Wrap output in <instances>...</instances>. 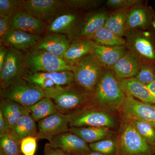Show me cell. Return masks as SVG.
Segmentation results:
<instances>
[{
    "instance_id": "22",
    "label": "cell",
    "mask_w": 155,
    "mask_h": 155,
    "mask_svg": "<svg viewBox=\"0 0 155 155\" xmlns=\"http://www.w3.org/2000/svg\"><path fill=\"white\" fill-rule=\"evenodd\" d=\"M108 17L107 14L105 12H97L92 14L76 31L73 38L80 39H91L99 29L104 26Z\"/></svg>"
},
{
    "instance_id": "23",
    "label": "cell",
    "mask_w": 155,
    "mask_h": 155,
    "mask_svg": "<svg viewBox=\"0 0 155 155\" xmlns=\"http://www.w3.org/2000/svg\"><path fill=\"white\" fill-rule=\"evenodd\" d=\"M38 127L36 122L29 114L22 115L12 128L9 134L19 143L25 137H36Z\"/></svg>"
},
{
    "instance_id": "17",
    "label": "cell",
    "mask_w": 155,
    "mask_h": 155,
    "mask_svg": "<svg viewBox=\"0 0 155 155\" xmlns=\"http://www.w3.org/2000/svg\"><path fill=\"white\" fill-rule=\"evenodd\" d=\"M70 44V40L66 35L50 33L42 37L31 49L44 50L63 59Z\"/></svg>"
},
{
    "instance_id": "38",
    "label": "cell",
    "mask_w": 155,
    "mask_h": 155,
    "mask_svg": "<svg viewBox=\"0 0 155 155\" xmlns=\"http://www.w3.org/2000/svg\"><path fill=\"white\" fill-rule=\"evenodd\" d=\"M11 30V17L0 14V43Z\"/></svg>"
},
{
    "instance_id": "43",
    "label": "cell",
    "mask_w": 155,
    "mask_h": 155,
    "mask_svg": "<svg viewBox=\"0 0 155 155\" xmlns=\"http://www.w3.org/2000/svg\"><path fill=\"white\" fill-rule=\"evenodd\" d=\"M147 86V87L149 89L150 91L155 98V79L152 83L150 84Z\"/></svg>"
},
{
    "instance_id": "40",
    "label": "cell",
    "mask_w": 155,
    "mask_h": 155,
    "mask_svg": "<svg viewBox=\"0 0 155 155\" xmlns=\"http://www.w3.org/2000/svg\"><path fill=\"white\" fill-rule=\"evenodd\" d=\"M43 153L44 155H66L61 150L51 146L49 143L45 145Z\"/></svg>"
},
{
    "instance_id": "24",
    "label": "cell",
    "mask_w": 155,
    "mask_h": 155,
    "mask_svg": "<svg viewBox=\"0 0 155 155\" xmlns=\"http://www.w3.org/2000/svg\"><path fill=\"white\" fill-rule=\"evenodd\" d=\"M69 131L76 134L88 144L106 139L111 135L109 128L106 127H70Z\"/></svg>"
},
{
    "instance_id": "1",
    "label": "cell",
    "mask_w": 155,
    "mask_h": 155,
    "mask_svg": "<svg viewBox=\"0 0 155 155\" xmlns=\"http://www.w3.org/2000/svg\"><path fill=\"white\" fill-rule=\"evenodd\" d=\"M46 97L53 102L58 112L69 115L92 103V95L76 83L45 91Z\"/></svg>"
},
{
    "instance_id": "5",
    "label": "cell",
    "mask_w": 155,
    "mask_h": 155,
    "mask_svg": "<svg viewBox=\"0 0 155 155\" xmlns=\"http://www.w3.org/2000/svg\"><path fill=\"white\" fill-rule=\"evenodd\" d=\"M75 82L91 95L103 76V66L91 54L85 56L73 64Z\"/></svg>"
},
{
    "instance_id": "10",
    "label": "cell",
    "mask_w": 155,
    "mask_h": 155,
    "mask_svg": "<svg viewBox=\"0 0 155 155\" xmlns=\"http://www.w3.org/2000/svg\"><path fill=\"white\" fill-rule=\"evenodd\" d=\"M38 123V140L45 139L49 143L56 136L69 131V120L66 115L60 112L41 119Z\"/></svg>"
},
{
    "instance_id": "8",
    "label": "cell",
    "mask_w": 155,
    "mask_h": 155,
    "mask_svg": "<svg viewBox=\"0 0 155 155\" xmlns=\"http://www.w3.org/2000/svg\"><path fill=\"white\" fill-rule=\"evenodd\" d=\"M21 77L36 84L44 91L56 87L65 86L75 83L74 74L72 71L36 72L26 69Z\"/></svg>"
},
{
    "instance_id": "26",
    "label": "cell",
    "mask_w": 155,
    "mask_h": 155,
    "mask_svg": "<svg viewBox=\"0 0 155 155\" xmlns=\"http://www.w3.org/2000/svg\"><path fill=\"white\" fill-rule=\"evenodd\" d=\"M28 109L31 116L36 122L59 112L52 101L46 97Z\"/></svg>"
},
{
    "instance_id": "11",
    "label": "cell",
    "mask_w": 155,
    "mask_h": 155,
    "mask_svg": "<svg viewBox=\"0 0 155 155\" xmlns=\"http://www.w3.org/2000/svg\"><path fill=\"white\" fill-rule=\"evenodd\" d=\"M25 69L24 54L19 50L8 48L2 68L0 71L1 87L21 77Z\"/></svg>"
},
{
    "instance_id": "36",
    "label": "cell",
    "mask_w": 155,
    "mask_h": 155,
    "mask_svg": "<svg viewBox=\"0 0 155 155\" xmlns=\"http://www.w3.org/2000/svg\"><path fill=\"white\" fill-rule=\"evenodd\" d=\"M36 137H25L20 142V150L23 155H34L37 146Z\"/></svg>"
},
{
    "instance_id": "15",
    "label": "cell",
    "mask_w": 155,
    "mask_h": 155,
    "mask_svg": "<svg viewBox=\"0 0 155 155\" xmlns=\"http://www.w3.org/2000/svg\"><path fill=\"white\" fill-rule=\"evenodd\" d=\"M11 29L41 35L47 31L45 22L37 19L26 13L23 9L15 13L11 17Z\"/></svg>"
},
{
    "instance_id": "21",
    "label": "cell",
    "mask_w": 155,
    "mask_h": 155,
    "mask_svg": "<svg viewBox=\"0 0 155 155\" xmlns=\"http://www.w3.org/2000/svg\"><path fill=\"white\" fill-rule=\"evenodd\" d=\"M0 111L5 120L8 134L10 133L19 118L24 114H29L28 107H23L11 100L1 98Z\"/></svg>"
},
{
    "instance_id": "20",
    "label": "cell",
    "mask_w": 155,
    "mask_h": 155,
    "mask_svg": "<svg viewBox=\"0 0 155 155\" xmlns=\"http://www.w3.org/2000/svg\"><path fill=\"white\" fill-rule=\"evenodd\" d=\"M140 67L138 58L132 53H128L114 64L113 69L116 77L124 79L136 76Z\"/></svg>"
},
{
    "instance_id": "32",
    "label": "cell",
    "mask_w": 155,
    "mask_h": 155,
    "mask_svg": "<svg viewBox=\"0 0 155 155\" xmlns=\"http://www.w3.org/2000/svg\"><path fill=\"white\" fill-rule=\"evenodd\" d=\"M0 150L5 155H22L20 143L7 134L0 137Z\"/></svg>"
},
{
    "instance_id": "2",
    "label": "cell",
    "mask_w": 155,
    "mask_h": 155,
    "mask_svg": "<svg viewBox=\"0 0 155 155\" xmlns=\"http://www.w3.org/2000/svg\"><path fill=\"white\" fill-rule=\"evenodd\" d=\"M126 97L115 75L107 71L103 74L92 94V103L100 108L116 110L122 107Z\"/></svg>"
},
{
    "instance_id": "19",
    "label": "cell",
    "mask_w": 155,
    "mask_h": 155,
    "mask_svg": "<svg viewBox=\"0 0 155 155\" xmlns=\"http://www.w3.org/2000/svg\"><path fill=\"white\" fill-rule=\"evenodd\" d=\"M119 82L126 94L138 99L142 102L155 105V98L149 89L134 78L122 79Z\"/></svg>"
},
{
    "instance_id": "33",
    "label": "cell",
    "mask_w": 155,
    "mask_h": 155,
    "mask_svg": "<svg viewBox=\"0 0 155 155\" xmlns=\"http://www.w3.org/2000/svg\"><path fill=\"white\" fill-rule=\"evenodd\" d=\"M136 130L145 139L153 145H155V127L151 125L135 119H129Z\"/></svg>"
},
{
    "instance_id": "6",
    "label": "cell",
    "mask_w": 155,
    "mask_h": 155,
    "mask_svg": "<svg viewBox=\"0 0 155 155\" xmlns=\"http://www.w3.org/2000/svg\"><path fill=\"white\" fill-rule=\"evenodd\" d=\"M118 155H154V146L143 137L130 122L122 127Z\"/></svg>"
},
{
    "instance_id": "30",
    "label": "cell",
    "mask_w": 155,
    "mask_h": 155,
    "mask_svg": "<svg viewBox=\"0 0 155 155\" xmlns=\"http://www.w3.org/2000/svg\"><path fill=\"white\" fill-rule=\"evenodd\" d=\"M149 21V17L145 10L135 8L130 11L127 17V25L133 28L146 26Z\"/></svg>"
},
{
    "instance_id": "7",
    "label": "cell",
    "mask_w": 155,
    "mask_h": 155,
    "mask_svg": "<svg viewBox=\"0 0 155 155\" xmlns=\"http://www.w3.org/2000/svg\"><path fill=\"white\" fill-rule=\"evenodd\" d=\"M93 106V103H91L67 115L70 127H115V119L111 115Z\"/></svg>"
},
{
    "instance_id": "13",
    "label": "cell",
    "mask_w": 155,
    "mask_h": 155,
    "mask_svg": "<svg viewBox=\"0 0 155 155\" xmlns=\"http://www.w3.org/2000/svg\"><path fill=\"white\" fill-rule=\"evenodd\" d=\"M49 143L66 155H83L91 151L88 143L69 130L57 136Z\"/></svg>"
},
{
    "instance_id": "25",
    "label": "cell",
    "mask_w": 155,
    "mask_h": 155,
    "mask_svg": "<svg viewBox=\"0 0 155 155\" xmlns=\"http://www.w3.org/2000/svg\"><path fill=\"white\" fill-rule=\"evenodd\" d=\"M93 41L90 40L80 39L70 44L66 51L63 60L73 64L85 56L91 54Z\"/></svg>"
},
{
    "instance_id": "27",
    "label": "cell",
    "mask_w": 155,
    "mask_h": 155,
    "mask_svg": "<svg viewBox=\"0 0 155 155\" xmlns=\"http://www.w3.org/2000/svg\"><path fill=\"white\" fill-rule=\"evenodd\" d=\"M91 39L97 44L105 46H121L126 44L124 38L117 36L104 26L99 29Z\"/></svg>"
},
{
    "instance_id": "39",
    "label": "cell",
    "mask_w": 155,
    "mask_h": 155,
    "mask_svg": "<svg viewBox=\"0 0 155 155\" xmlns=\"http://www.w3.org/2000/svg\"><path fill=\"white\" fill-rule=\"evenodd\" d=\"M140 1L137 0H108L107 5L113 8H124L137 5Z\"/></svg>"
},
{
    "instance_id": "37",
    "label": "cell",
    "mask_w": 155,
    "mask_h": 155,
    "mask_svg": "<svg viewBox=\"0 0 155 155\" xmlns=\"http://www.w3.org/2000/svg\"><path fill=\"white\" fill-rule=\"evenodd\" d=\"M68 7L75 9H87L94 8L99 5V1L94 0H65Z\"/></svg>"
},
{
    "instance_id": "34",
    "label": "cell",
    "mask_w": 155,
    "mask_h": 155,
    "mask_svg": "<svg viewBox=\"0 0 155 155\" xmlns=\"http://www.w3.org/2000/svg\"><path fill=\"white\" fill-rule=\"evenodd\" d=\"M24 2L22 0H0V14L11 17L22 10Z\"/></svg>"
},
{
    "instance_id": "46",
    "label": "cell",
    "mask_w": 155,
    "mask_h": 155,
    "mask_svg": "<svg viewBox=\"0 0 155 155\" xmlns=\"http://www.w3.org/2000/svg\"><path fill=\"white\" fill-rule=\"evenodd\" d=\"M0 155H5L4 153L2 151L0 150Z\"/></svg>"
},
{
    "instance_id": "42",
    "label": "cell",
    "mask_w": 155,
    "mask_h": 155,
    "mask_svg": "<svg viewBox=\"0 0 155 155\" xmlns=\"http://www.w3.org/2000/svg\"><path fill=\"white\" fill-rule=\"evenodd\" d=\"M8 50V48H6L5 46H1L0 47V71L2 68Z\"/></svg>"
},
{
    "instance_id": "3",
    "label": "cell",
    "mask_w": 155,
    "mask_h": 155,
    "mask_svg": "<svg viewBox=\"0 0 155 155\" xmlns=\"http://www.w3.org/2000/svg\"><path fill=\"white\" fill-rule=\"evenodd\" d=\"M1 97L28 107L44 98L45 94L40 87L20 77L1 87Z\"/></svg>"
},
{
    "instance_id": "31",
    "label": "cell",
    "mask_w": 155,
    "mask_h": 155,
    "mask_svg": "<svg viewBox=\"0 0 155 155\" xmlns=\"http://www.w3.org/2000/svg\"><path fill=\"white\" fill-rule=\"evenodd\" d=\"M89 146L92 151L97 152L106 155H117L119 146L117 142L113 139H104L94 143Z\"/></svg>"
},
{
    "instance_id": "14",
    "label": "cell",
    "mask_w": 155,
    "mask_h": 155,
    "mask_svg": "<svg viewBox=\"0 0 155 155\" xmlns=\"http://www.w3.org/2000/svg\"><path fill=\"white\" fill-rule=\"evenodd\" d=\"M78 16L71 11H63L48 21L47 30L51 33L64 35L70 39L77 31Z\"/></svg>"
},
{
    "instance_id": "4",
    "label": "cell",
    "mask_w": 155,
    "mask_h": 155,
    "mask_svg": "<svg viewBox=\"0 0 155 155\" xmlns=\"http://www.w3.org/2000/svg\"><path fill=\"white\" fill-rule=\"evenodd\" d=\"M24 55L26 69L32 72L73 71V65L58 56L44 50L31 49L25 52Z\"/></svg>"
},
{
    "instance_id": "29",
    "label": "cell",
    "mask_w": 155,
    "mask_h": 155,
    "mask_svg": "<svg viewBox=\"0 0 155 155\" xmlns=\"http://www.w3.org/2000/svg\"><path fill=\"white\" fill-rule=\"evenodd\" d=\"M134 47L137 52L147 60L155 61V50L151 42L143 37L134 39Z\"/></svg>"
},
{
    "instance_id": "9",
    "label": "cell",
    "mask_w": 155,
    "mask_h": 155,
    "mask_svg": "<svg viewBox=\"0 0 155 155\" xmlns=\"http://www.w3.org/2000/svg\"><path fill=\"white\" fill-rule=\"evenodd\" d=\"M68 7L65 0H26L22 9L37 19L49 21Z\"/></svg>"
},
{
    "instance_id": "12",
    "label": "cell",
    "mask_w": 155,
    "mask_h": 155,
    "mask_svg": "<svg viewBox=\"0 0 155 155\" xmlns=\"http://www.w3.org/2000/svg\"><path fill=\"white\" fill-rule=\"evenodd\" d=\"M122 107L128 119H136L155 127V105L142 102L127 95Z\"/></svg>"
},
{
    "instance_id": "28",
    "label": "cell",
    "mask_w": 155,
    "mask_h": 155,
    "mask_svg": "<svg viewBox=\"0 0 155 155\" xmlns=\"http://www.w3.org/2000/svg\"><path fill=\"white\" fill-rule=\"evenodd\" d=\"M127 15L122 11L108 17L104 27L117 36L122 37L127 24Z\"/></svg>"
},
{
    "instance_id": "16",
    "label": "cell",
    "mask_w": 155,
    "mask_h": 155,
    "mask_svg": "<svg viewBox=\"0 0 155 155\" xmlns=\"http://www.w3.org/2000/svg\"><path fill=\"white\" fill-rule=\"evenodd\" d=\"M42 37L22 31L11 29L3 39L2 45L24 52L31 50Z\"/></svg>"
},
{
    "instance_id": "44",
    "label": "cell",
    "mask_w": 155,
    "mask_h": 155,
    "mask_svg": "<svg viewBox=\"0 0 155 155\" xmlns=\"http://www.w3.org/2000/svg\"><path fill=\"white\" fill-rule=\"evenodd\" d=\"M83 155H106L104 154L101 153L97 152L92 151H91L90 153H87L86 154H84Z\"/></svg>"
},
{
    "instance_id": "35",
    "label": "cell",
    "mask_w": 155,
    "mask_h": 155,
    "mask_svg": "<svg viewBox=\"0 0 155 155\" xmlns=\"http://www.w3.org/2000/svg\"><path fill=\"white\" fill-rule=\"evenodd\" d=\"M134 78L147 85L152 83L155 79V68L153 65L146 64L141 66L139 71Z\"/></svg>"
},
{
    "instance_id": "18",
    "label": "cell",
    "mask_w": 155,
    "mask_h": 155,
    "mask_svg": "<svg viewBox=\"0 0 155 155\" xmlns=\"http://www.w3.org/2000/svg\"><path fill=\"white\" fill-rule=\"evenodd\" d=\"M126 53L125 45L121 46H105L93 41L91 54L96 58L103 67L113 66Z\"/></svg>"
},
{
    "instance_id": "41",
    "label": "cell",
    "mask_w": 155,
    "mask_h": 155,
    "mask_svg": "<svg viewBox=\"0 0 155 155\" xmlns=\"http://www.w3.org/2000/svg\"><path fill=\"white\" fill-rule=\"evenodd\" d=\"M8 134V127L2 111H0V137Z\"/></svg>"
},
{
    "instance_id": "45",
    "label": "cell",
    "mask_w": 155,
    "mask_h": 155,
    "mask_svg": "<svg viewBox=\"0 0 155 155\" xmlns=\"http://www.w3.org/2000/svg\"><path fill=\"white\" fill-rule=\"evenodd\" d=\"M152 25L153 27L155 29V21H154L153 22H152Z\"/></svg>"
}]
</instances>
